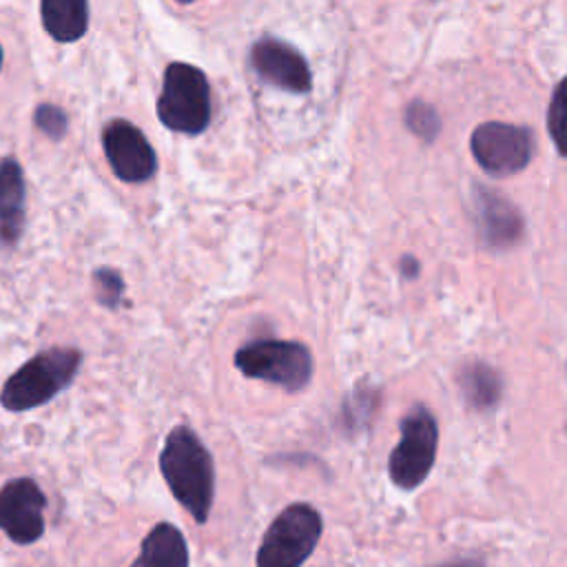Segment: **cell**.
<instances>
[{"label":"cell","instance_id":"obj_13","mask_svg":"<svg viewBox=\"0 0 567 567\" xmlns=\"http://www.w3.org/2000/svg\"><path fill=\"white\" fill-rule=\"evenodd\" d=\"M131 567H190L184 534L173 523H157L142 540Z\"/></svg>","mask_w":567,"mask_h":567},{"label":"cell","instance_id":"obj_17","mask_svg":"<svg viewBox=\"0 0 567 567\" xmlns=\"http://www.w3.org/2000/svg\"><path fill=\"white\" fill-rule=\"evenodd\" d=\"M405 124L425 144H432L441 131V117H439L436 109L421 100L410 102V106L405 109Z\"/></svg>","mask_w":567,"mask_h":567},{"label":"cell","instance_id":"obj_12","mask_svg":"<svg viewBox=\"0 0 567 567\" xmlns=\"http://www.w3.org/2000/svg\"><path fill=\"white\" fill-rule=\"evenodd\" d=\"M27 186L24 171L16 157L0 159V241L13 246L24 230Z\"/></svg>","mask_w":567,"mask_h":567},{"label":"cell","instance_id":"obj_2","mask_svg":"<svg viewBox=\"0 0 567 567\" xmlns=\"http://www.w3.org/2000/svg\"><path fill=\"white\" fill-rule=\"evenodd\" d=\"M82 350L53 346L24 361L2 385L0 403L9 412H27L58 396L78 374Z\"/></svg>","mask_w":567,"mask_h":567},{"label":"cell","instance_id":"obj_8","mask_svg":"<svg viewBox=\"0 0 567 567\" xmlns=\"http://www.w3.org/2000/svg\"><path fill=\"white\" fill-rule=\"evenodd\" d=\"M102 148L117 179L140 184L155 175L157 155L146 135L128 120L115 117L102 128Z\"/></svg>","mask_w":567,"mask_h":567},{"label":"cell","instance_id":"obj_22","mask_svg":"<svg viewBox=\"0 0 567 567\" xmlns=\"http://www.w3.org/2000/svg\"><path fill=\"white\" fill-rule=\"evenodd\" d=\"M0 69H2V47H0Z\"/></svg>","mask_w":567,"mask_h":567},{"label":"cell","instance_id":"obj_4","mask_svg":"<svg viewBox=\"0 0 567 567\" xmlns=\"http://www.w3.org/2000/svg\"><path fill=\"white\" fill-rule=\"evenodd\" d=\"M323 532L321 514L308 503L284 507L268 525L257 549V567H301Z\"/></svg>","mask_w":567,"mask_h":567},{"label":"cell","instance_id":"obj_3","mask_svg":"<svg viewBox=\"0 0 567 567\" xmlns=\"http://www.w3.org/2000/svg\"><path fill=\"white\" fill-rule=\"evenodd\" d=\"M155 111L159 122L175 133H204L213 115L210 84L206 73L188 62H171L164 71Z\"/></svg>","mask_w":567,"mask_h":567},{"label":"cell","instance_id":"obj_21","mask_svg":"<svg viewBox=\"0 0 567 567\" xmlns=\"http://www.w3.org/2000/svg\"><path fill=\"white\" fill-rule=\"evenodd\" d=\"M436 567H483V563H478L474 558H458V560H450V563H443Z\"/></svg>","mask_w":567,"mask_h":567},{"label":"cell","instance_id":"obj_14","mask_svg":"<svg viewBox=\"0 0 567 567\" xmlns=\"http://www.w3.org/2000/svg\"><path fill=\"white\" fill-rule=\"evenodd\" d=\"M40 20L55 42H75L89 29V4L84 0H42Z\"/></svg>","mask_w":567,"mask_h":567},{"label":"cell","instance_id":"obj_10","mask_svg":"<svg viewBox=\"0 0 567 567\" xmlns=\"http://www.w3.org/2000/svg\"><path fill=\"white\" fill-rule=\"evenodd\" d=\"M250 64L255 73L284 91L308 93L312 86V75L306 58L288 42L264 35L250 49Z\"/></svg>","mask_w":567,"mask_h":567},{"label":"cell","instance_id":"obj_11","mask_svg":"<svg viewBox=\"0 0 567 567\" xmlns=\"http://www.w3.org/2000/svg\"><path fill=\"white\" fill-rule=\"evenodd\" d=\"M474 202L478 230L487 246L501 248L518 241L523 233V217L507 197L492 188L474 186Z\"/></svg>","mask_w":567,"mask_h":567},{"label":"cell","instance_id":"obj_1","mask_svg":"<svg viewBox=\"0 0 567 567\" xmlns=\"http://www.w3.org/2000/svg\"><path fill=\"white\" fill-rule=\"evenodd\" d=\"M159 472L175 501L206 523L215 498V465L202 439L188 425H175L159 452Z\"/></svg>","mask_w":567,"mask_h":567},{"label":"cell","instance_id":"obj_19","mask_svg":"<svg viewBox=\"0 0 567 567\" xmlns=\"http://www.w3.org/2000/svg\"><path fill=\"white\" fill-rule=\"evenodd\" d=\"M33 124L38 131H42L51 140H60L69 128L66 113L55 104H40L33 111Z\"/></svg>","mask_w":567,"mask_h":567},{"label":"cell","instance_id":"obj_15","mask_svg":"<svg viewBox=\"0 0 567 567\" xmlns=\"http://www.w3.org/2000/svg\"><path fill=\"white\" fill-rule=\"evenodd\" d=\"M463 399L474 410L494 408L501 399V377L487 363H470L458 374Z\"/></svg>","mask_w":567,"mask_h":567},{"label":"cell","instance_id":"obj_20","mask_svg":"<svg viewBox=\"0 0 567 567\" xmlns=\"http://www.w3.org/2000/svg\"><path fill=\"white\" fill-rule=\"evenodd\" d=\"M401 270H403V275L405 277H416V272H419V261L414 259V257H410V255H405L403 259H401V266H399Z\"/></svg>","mask_w":567,"mask_h":567},{"label":"cell","instance_id":"obj_18","mask_svg":"<svg viewBox=\"0 0 567 567\" xmlns=\"http://www.w3.org/2000/svg\"><path fill=\"white\" fill-rule=\"evenodd\" d=\"M93 286H95V297L102 306L106 308H117L124 295V279L120 277L117 270L102 266L93 270Z\"/></svg>","mask_w":567,"mask_h":567},{"label":"cell","instance_id":"obj_6","mask_svg":"<svg viewBox=\"0 0 567 567\" xmlns=\"http://www.w3.org/2000/svg\"><path fill=\"white\" fill-rule=\"evenodd\" d=\"M439 447V425L425 405H414L401 421V436L388 458V472L396 487H419L434 461Z\"/></svg>","mask_w":567,"mask_h":567},{"label":"cell","instance_id":"obj_7","mask_svg":"<svg viewBox=\"0 0 567 567\" xmlns=\"http://www.w3.org/2000/svg\"><path fill=\"white\" fill-rule=\"evenodd\" d=\"M470 148L476 164L496 177L523 171L534 155V135L527 126L483 122L472 131Z\"/></svg>","mask_w":567,"mask_h":567},{"label":"cell","instance_id":"obj_5","mask_svg":"<svg viewBox=\"0 0 567 567\" xmlns=\"http://www.w3.org/2000/svg\"><path fill=\"white\" fill-rule=\"evenodd\" d=\"M235 365L248 379H261L290 392L303 390L312 379V354L299 341H250L235 352Z\"/></svg>","mask_w":567,"mask_h":567},{"label":"cell","instance_id":"obj_9","mask_svg":"<svg viewBox=\"0 0 567 567\" xmlns=\"http://www.w3.org/2000/svg\"><path fill=\"white\" fill-rule=\"evenodd\" d=\"M47 496L29 478H11L0 487V529L16 545H31L44 534Z\"/></svg>","mask_w":567,"mask_h":567},{"label":"cell","instance_id":"obj_16","mask_svg":"<svg viewBox=\"0 0 567 567\" xmlns=\"http://www.w3.org/2000/svg\"><path fill=\"white\" fill-rule=\"evenodd\" d=\"M547 131L556 151L567 157V75L556 84L549 109H547Z\"/></svg>","mask_w":567,"mask_h":567}]
</instances>
